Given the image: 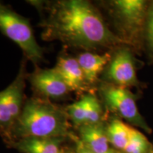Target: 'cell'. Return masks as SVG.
<instances>
[{
	"label": "cell",
	"instance_id": "obj_1",
	"mask_svg": "<svg viewBox=\"0 0 153 153\" xmlns=\"http://www.w3.org/2000/svg\"><path fill=\"white\" fill-rule=\"evenodd\" d=\"M41 5L45 14L41 21L44 41H58L65 46L85 51L118 43L101 14L85 0H59Z\"/></svg>",
	"mask_w": 153,
	"mask_h": 153
},
{
	"label": "cell",
	"instance_id": "obj_2",
	"mask_svg": "<svg viewBox=\"0 0 153 153\" xmlns=\"http://www.w3.org/2000/svg\"><path fill=\"white\" fill-rule=\"evenodd\" d=\"M69 117L65 108L49 99L33 97L24 102L22 113L11 132L24 137H63L69 133Z\"/></svg>",
	"mask_w": 153,
	"mask_h": 153
},
{
	"label": "cell",
	"instance_id": "obj_3",
	"mask_svg": "<svg viewBox=\"0 0 153 153\" xmlns=\"http://www.w3.org/2000/svg\"><path fill=\"white\" fill-rule=\"evenodd\" d=\"M0 31L16 43L36 66L43 60V48L36 41L29 20L1 1Z\"/></svg>",
	"mask_w": 153,
	"mask_h": 153
},
{
	"label": "cell",
	"instance_id": "obj_4",
	"mask_svg": "<svg viewBox=\"0 0 153 153\" xmlns=\"http://www.w3.org/2000/svg\"><path fill=\"white\" fill-rule=\"evenodd\" d=\"M101 94L106 106L112 111L132 125L150 133L152 130L139 113L135 96L126 88L114 85H105L101 87Z\"/></svg>",
	"mask_w": 153,
	"mask_h": 153
},
{
	"label": "cell",
	"instance_id": "obj_5",
	"mask_svg": "<svg viewBox=\"0 0 153 153\" xmlns=\"http://www.w3.org/2000/svg\"><path fill=\"white\" fill-rule=\"evenodd\" d=\"M26 72L22 65L16 79L0 91V130L11 131L24 106Z\"/></svg>",
	"mask_w": 153,
	"mask_h": 153
},
{
	"label": "cell",
	"instance_id": "obj_6",
	"mask_svg": "<svg viewBox=\"0 0 153 153\" xmlns=\"http://www.w3.org/2000/svg\"><path fill=\"white\" fill-rule=\"evenodd\" d=\"M32 88L42 98L46 99H62L70 92L57 72L52 69L36 68L33 73L28 76Z\"/></svg>",
	"mask_w": 153,
	"mask_h": 153
},
{
	"label": "cell",
	"instance_id": "obj_7",
	"mask_svg": "<svg viewBox=\"0 0 153 153\" xmlns=\"http://www.w3.org/2000/svg\"><path fill=\"white\" fill-rule=\"evenodd\" d=\"M106 76L112 85L126 88L137 85L136 70L131 53L127 49H120L108 63Z\"/></svg>",
	"mask_w": 153,
	"mask_h": 153
},
{
	"label": "cell",
	"instance_id": "obj_8",
	"mask_svg": "<svg viewBox=\"0 0 153 153\" xmlns=\"http://www.w3.org/2000/svg\"><path fill=\"white\" fill-rule=\"evenodd\" d=\"M116 18L125 28H138L146 20L147 2L143 0H115L111 1Z\"/></svg>",
	"mask_w": 153,
	"mask_h": 153
},
{
	"label": "cell",
	"instance_id": "obj_9",
	"mask_svg": "<svg viewBox=\"0 0 153 153\" xmlns=\"http://www.w3.org/2000/svg\"><path fill=\"white\" fill-rule=\"evenodd\" d=\"M53 68L70 91L80 93L86 90L88 84L76 58L70 56L60 57Z\"/></svg>",
	"mask_w": 153,
	"mask_h": 153
},
{
	"label": "cell",
	"instance_id": "obj_10",
	"mask_svg": "<svg viewBox=\"0 0 153 153\" xmlns=\"http://www.w3.org/2000/svg\"><path fill=\"white\" fill-rule=\"evenodd\" d=\"M78 128L79 140L94 153H107L109 151L106 129L101 123L87 124Z\"/></svg>",
	"mask_w": 153,
	"mask_h": 153
},
{
	"label": "cell",
	"instance_id": "obj_11",
	"mask_svg": "<svg viewBox=\"0 0 153 153\" xmlns=\"http://www.w3.org/2000/svg\"><path fill=\"white\" fill-rule=\"evenodd\" d=\"M76 60L89 85L97 82L99 74L111 60V56L108 53L101 55L86 51L76 57Z\"/></svg>",
	"mask_w": 153,
	"mask_h": 153
},
{
	"label": "cell",
	"instance_id": "obj_12",
	"mask_svg": "<svg viewBox=\"0 0 153 153\" xmlns=\"http://www.w3.org/2000/svg\"><path fill=\"white\" fill-rule=\"evenodd\" d=\"M63 137H24L14 143L23 153H64L61 148Z\"/></svg>",
	"mask_w": 153,
	"mask_h": 153
},
{
	"label": "cell",
	"instance_id": "obj_13",
	"mask_svg": "<svg viewBox=\"0 0 153 153\" xmlns=\"http://www.w3.org/2000/svg\"><path fill=\"white\" fill-rule=\"evenodd\" d=\"M131 127L121 120H112L106 128V134L109 143L116 150L121 151L125 149L129 139Z\"/></svg>",
	"mask_w": 153,
	"mask_h": 153
},
{
	"label": "cell",
	"instance_id": "obj_14",
	"mask_svg": "<svg viewBox=\"0 0 153 153\" xmlns=\"http://www.w3.org/2000/svg\"><path fill=\"white\" fill-rule=\"evenodd\" d=\"M89 97L90 94L83 95L79 101L70 104L65 108L69 119L77 128L81 127L86 123Z\"/></svg>",
	"mask_w": 153,
	"mask_h": 153
},
{
	"label": "cell",
	"instance_id": "obj_15",
	"mask_svg": "<svg viewBox=\"0 0 153 153\" xmlns=\"http://www.w3.org/2000/svg\"><path fill=\"white\" fill-rule=\"evenodd\" d=\"M153 145L144 134L131 126L129 139L123 153H148Z\"/></svg>",
	"mask_w": 153,
	"mask_h": 153
},
{
	"label": "cell",
	"instance_id": "obj_16",
	"mask_svg": "<svg viewBox=\"0 0 153 153\" xmlns=\"http://www.w3.org/2000/svg\"><path fill=\"white\" fill-rule=\"evenodd\" d=\"M102 113V108L99 100L95 96L90 94L85 125L101 123Z\"/></svg>",
	"mask_w": 153,
	"mask_h": 153
},
{
	"label": "cell",
	"instance_id": "obj_17",
	"mask_svg": "<svg viewBox=\"0 0 153 153\" xmlns=\"http://www.w3.org/2000/svg\"><path fill=\"white\" fill-rule=\"evenodd\" d=\"M146 39L148 46L153 51V3L148 8L146 16Z\"/></svg>",
	"mask_w": 153,
	"mask_h": 153
},
{
	"label": "cell",
	"instance_id": "obj_18",
	"mask_svg": "<svg viewBox=\"0 0 153 153\" xmlns=\"http://www.w3.org/2000/svg\"><path fill=\"white\" fill-rule=\"evenodd\" d=\"M74 153H94L92 151H91L80 140L79 138L76 140L75 144V150Z\"/></svg>",
	"mask_w": 153,
	"mask_h": 153
},
{
	"label": "cell",
	"instance_id": "obj_19",
	"mask_svg": "<svg viewBox=\"0 0 153 153\" xmlns=\"http://www.w3.org/2000/svg\"><path fill=\"white\" fill-rule=\"evenodd\" d=\"M107 153H123V152H120V151H118L117 150H114V149H110L109 151H108Z\"/></svg>",
	"mask_w": 153,
	"mask_h": 153
},
{
	"label": "cell",
	"instance_id": "obj_20",
	"mask_svg": "<svg viewBox=\"0 0 153 153\" xmlns=\"http://www.w3.org/2000/svg\"><path fill=\"white\" fill-rule=\"evenodd\" d=\"M148 153H153V146H152V149H151V150L149 151V152Z\"/></svg>",
	"mask_w": 153,
	"mask_h": 153
}]
</instances>
